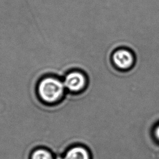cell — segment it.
Wrapping results in <instances>:
<instances>
[{
  "instance_id": "obj_1",
  "label": "cell",
  "mask_w": 159,
  "mask_h": 159,
  "mask_svg": "<svg viewBox=\"0 0 159 159\" xmlns=\"http://www.w3.org/2000/svg\"><path fill=\"white\" fill-rule=\"evenodd\" d=\"M65 87L63 81L57 77L45 76L38 83L37 91L40 99L48 104L59 102L64 96Z\"/></svg>"
},
{
  "instance_id": "obj_2",
  "label": "cell",
  "mask_w": 159,
  "mask_h": 159,
  "mask_svg": "<svg viewBox=\"0 0 159 159\" xmlns=\"http://www.w3.org/2000/svg\"><path fill=\"white\" fill-rule=\"evenodd\" d=\"M65 89L72 93H78L83 90L87 84L85 75L79 71H73L66 74L63 81Z\"/></svg>"
},
{
  "instance_id": "obj_3",
  "label": "cell",
  "mask_w": 159,
  "mask_h": 159,
  "mask_svg": "<svg viewBox=\"0 0 159 159\" xmlns=\"http://www.w3.org/2000/svg\"><path fill=\"white\" fill-rule=\"evenodd\" d=\"M112 60L115 66L120 70H128L132 67L135 62L134 54L129 50L121 48L114 52Z\"/></svg>"
},
{
  "instance_id": "obj_4",
  "label": "cell",
  "mask_w": 159,
  "mask_h": 159,
  "mask_svg": "<svg viewBox=\"0 0 159 159\" xmlns=\"http://www.w3.org/2000/svg\"><path fill=\"white\" fill-rule=\"evenodd\" d=\"M63 159H91L88 149L83 146H74L65 153Z\"/></svg>"
},
{
  "instance_id": "obj_5",
  "label": "cell",
  "mask_w": 159,
  "mask_h": 159,
  "mask_svg": "<svg viewBox=\"0 0 159 159\" xmlns=\"http://www.w3.org/2000/svg\"><path fill=\"white\" fill-rule=\"evenodd\" d=\"M30 159H53V157L48 150L37 148L32 153Z\"/></svg>"
},
{
  "instance_id": "obj_6",
  "label": "cell",
  "mask_w": 159,
  "mask_h": 159,
  "mask_svg": "<svg viewBox=\"0 0 159 159\" xmlns=\"http://www.w3.org/2000/svg\"><path fill=\"white\" fill-rule=\"evenodd\" d=\"M154 136L155 139L159 142V125H158L154 129Z\"/></svg>"
},
{
  "instance_id": "obj_7",
  "label": "cell",
  "mask_w": 159,
  "mask_h": 159,
  "mask_svg": "<svg viewBox=\"0 0 159 159\" xmlns=\"http://www.w3.org/2000/svg\"><path fill=\"white\" fill-rule=\"evenodd\" d=\"M57 159H63V158H61V157H57Z\"/></svg>"
}]
</instances>
